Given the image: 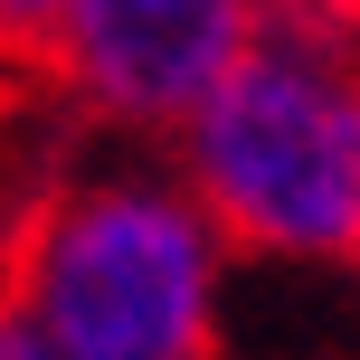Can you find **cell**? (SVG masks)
<instances>
[{
	"instance_id": "6da1fadb",
	"label": "cell",
	"mask_w": 360,
	"mask_h": 360,
	"mask_svg": "<svg viewBox=\"0 0 360 360\" xmlns=\"http://www.w3.org/2000/svg\"><path fill=\"white\" fill-rule=\"evenodd\" d=\"M190 209L266 256H360V57L323 10H266L190 114Z\"/></svg>"
},
{
	"instance_id": "7a4b0ae2",
	"label": "cell",
	"mask_w": 360,
	"mask_h": 360,
	"mask_svg": "<svg viewBox=\"0 0 360 360\" xmlns=\"http://www.w3.org/2000/svg\"><path fill=\"white\" fill-rule=\"evenodd\" d=\"M19 313L57 360H209V218L162 180L57 199L19 256Z\"/></svg>"
},
{
	"instance_id": "3957f363",
	"label": "cell",
	"mask_w": 360,
	"mask_h": 360,
	"mask_svg": "<svg viewBox=\"0 0 360 360\" xmlns=\"http://www.w3.org/2000/svg\"><path fill=\"white\" fill-rule=\"evenodd\" d=\"M266 0H57L67 76L124 124H190L256 48Z\"/></svg>"
},
{
	"instance_id": "277c9868",
	"label": "cell",
	"mask_w": 360,
	"mask_h": 360,
	"mask_svg": "<svg viewBox=\"0 0 360 360\" xmlns=\"http://www.w3.org/2000/svg\"><path fill=\"white\" fill-rule=\"evenodd\" d=\"M0 360H57V351H48V332H38L19 304H0Z\"/></svg>"
},
{
	"instance_id": "5b68a950",
	"label": "cell",
	"mask_w": 360,
	"mask_h": 360,
	"mask_svg": "<svg viewBox=\"0 0 360 360\" xmlns=\"http://www.w3.org/2000/svg\"><path fill=\"white\" fill-rule=\"evenodd\" d=\"M29 19H57V0H0V29H29Z\"/></svg>"
},
{
	"instance_id": "8992f818",
	"label": "cell",
	"mask_w": 360,
	"mask_h": 360,
	"mask_svg": "<svg viewBox=\"0 0 360 360\" xmlns=\"http://www.w3.org/2000/svg\"><path fill=\"white\" fill-rule=\"evenodd\" d=\"M332 10H342V19H360V0H332Z\"/></svg>"
}]
</instances>
